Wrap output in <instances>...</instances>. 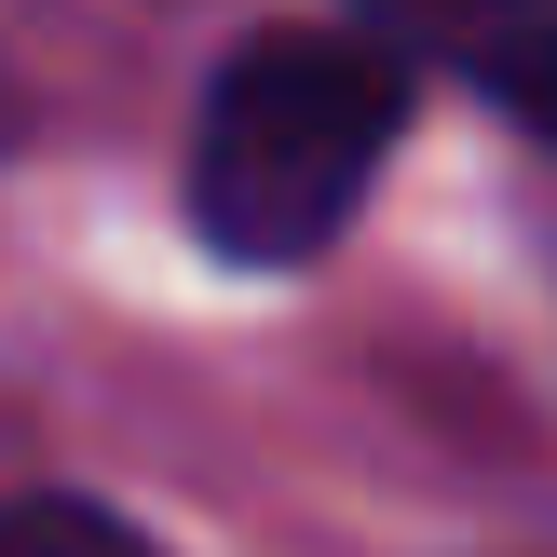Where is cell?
<instances>
[{
	"instance_id": "6da1fadb",
	"label": "cell",
	"mask_w": 557,
	"mask_h": 557,
	"mask_svg": "<svg viewBox=\"0 0 557 557\" xmlns=\"http://www.w3.org/2000/svg\"><path fill=\"white\" fill-rule=\"evenodd\" d=\"M395 123H408V69L368 54L354 27H286V41L232 54L190 123V232L245 272L326 259L341 218L368 205Z\"/></svg>"
},
{
	"instance_id": "7a4b0ae2",
	"label": "cell",
	"mask_w": 557,
	"mask_h": 557,
	"mask_svg": "<svg viewBox=\"0 0 557 557\" xmlns=\"http://www.w3.org/2000/svg\"><path fill=\"white\" fill-rule=\"evenodd\" d=\"M354 41L395 69H449L504 109L517 136L557 150V0H368Z\"/></svg>"
},
{
	"instance_id": "3957f363",
	"label": "cell",
	"mask_w": 557,
	"mask_h": 557,
	"mask_svg": "<svg viewBox=\"0 0 557 557\" xmlns=\"http://www.w3.org/2000/svg\"><path fill=\"white\" fill-rule=\"evenodd\" d=\"M0 557H150V531H123L109 504H69V490H41V504L0 517Z\"/></svg>"
},
{
	"instance_id": "277c9868",
	"label": "cell",
	"mask_w": 557,
	"mask_h": 557,
	"mask_svg": "<svg viewBox=\"0 0 557 557\" xmlns=\"http://www.w3.org/2000/svg\"><path fill=\"white\" fill-rule=\"evenodd\" d=\"M0 136H14V96H0Z\"/></svg>"
}]
</instances>
